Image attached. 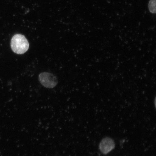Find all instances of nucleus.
<instances>
[{
	"label": "nucleus",
	"instance_id": "nucleus-1",
	"mask_svg": "<svg viewBox=\"0 0 156 156\" xmlns=\"http://www.w3.org/2000/svg\"><path fill=\"white\" fill-rule=\"evenodd\" d=\"M29 46L28 40L23 35L16 34L11 39V48L15 53L18 54L25 53L28 50Z\"/></svg>",
	"mask_w": 156,
	"mask_h": 156
},
{
	"label": "nucleus",
	"instance_id": "nucleus-2",
	"mask_svg": "<svg viewBox=\"0 0 156 156\" xmlns=\"http://www.w3.org/2000/svg\"><path fill=\"white\" fill-rule=\"evenodd\" d=\"M39 81L42 85L48 88H52L58 83L57 78L53 74L48 73H42L39 76Z\"/></svg>",
	"mask_w": 156,
	"mask_h": 156
},
{
	"label": "nucleus",
	"instance_id": "nucleus-3",
	"mask_svg": "<svg viewBox=\"0 0 156 156\" xmlns=\"http://www.w3.org/2000/svg\"><path fill=\"white\" fill-rule=\"evenodd\" d=\"M115 144L112 138L106 137L104 138L99 144V149L102 153L106 154L114 149Z\"/></svg>",
	"mask_w": 156,
	"mask_h": 156
},
{
	"label": "nucleus",
	"instance_id": "nucleus-4",
	"mask_svg": "<svg viewBox=\"0 0 156 156\" xmlns=\"http://www.w3.org/2000/svg\"><path fill=\"white\" fill-rule=\"evenodd\" d=\"M149 11L152 13H156V0H150L149 3Z\"/></svg>",
	"mask_w": 156,
	"mask_h": 156
}]
</instances>
